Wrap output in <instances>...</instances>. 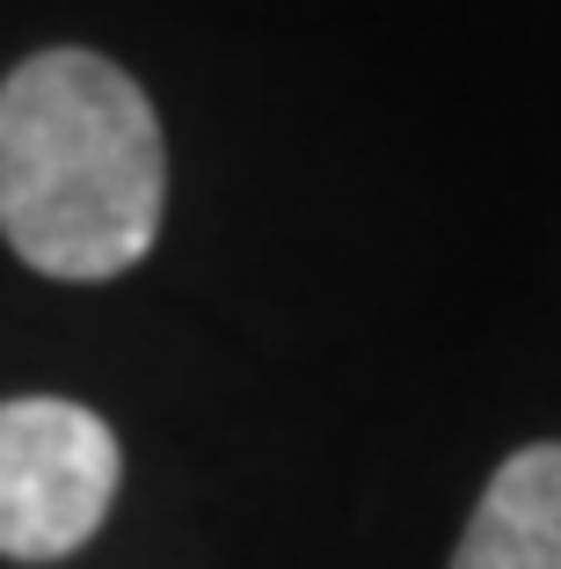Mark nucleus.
Returning a JSON list of instances; mask_svg holds the SVG:
<instances>
[{
	"label": "nucleus",
	"instance_id": "obj_1",
	"mask_svg": "<svg viewBox=\"0 0 561 569\" xmlns=\"http://www.w3.org/2000/svg\"><path fill=\"white\" fill-rule=\"evenodd\" d=\"M168 147L147 88L81 44L0 81V234L44 278H124L161 234Z\"/></svg>",
	"mask_w": 561,
	"mask_h": 569
},
{
	"label": "nucleus",
	"instance_id": "obj_2",
	"mask_svg": "<svg viewBox=\"0 0 561 569\" xmlns=\"http://www.w3.org/2000/svg\"><path fill=\"white\" fill-rule=\"evenodd\" d=\"M124 482L117 431L67 395L0 402V555L67 562L102 533Z\"/></svg>",
	"mask_w": 561,
	"mask_h": 569
},
{
	"label": "nucleus",
	"instance_id": "obj_3",
	"mask_svg": "<svg viewBox=\"0 0 561 569\" xmlns=\"http://www.w3.org/2000/svg\"><path fill=\"white\" fill-rule=\"evenodd\" d=\"M452 569H561V446H518L489 475Z\"/></svg>",
	"mask_w": 561,
	"mask_h": 569
}]
</instances>
